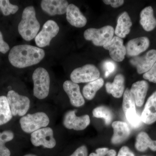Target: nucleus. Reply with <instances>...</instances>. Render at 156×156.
I'll return each mask as SVG.
<instances>
[{"label":"nucleus","mask_w":156,"mask_h":156,"mask_svg":"<svg viewBox=\"0 0 156 156\" xmlns=\"http://www.w3.org/2000/svg\"><path fill=\"white\" fill-rule=\"evenodd\" d=\"M45 55L44 51L41 48L29 45H19L10 50L9 59L14 67L23 68L37 64Z\"/></svg>","instance_id":"obj_1"},{"label":"nucleus","mask_w":156,"mask_h":156,"mask_svg":"<svg viewBox=\"0 0 156 156\" xmlns=\"http://www.w3.org/2000/svg\"><path fill=\"white\" fill-rule=\"evenodd\" d=\"M40 27L34 8L32 6L26 8L23 12L22 19L18 26L20 35L25 41H30L36 37Z\"/></svg>","instance_id":"obj_2"},{"label":"nucleus","mask_w":156,"mask_h":156,"mask_svg":"<svg viewBox=\"0 0 156 156\" xmlns=\"http://www.w3.org/2000/svg\"><path fill=\"white\" fill-rule=\"evenodd\" d=\"M34 95L39 99L48 97L50 91V77L47 70L39 67L33 74Z\"/></svg>","instance_id":"obj_3"},{"label":"nucleus","mask_w":156,"mask_h":156,"mask_svg":"<svg viewBox=\"0 0 156 156\" xmlns=\"http://www.w3.org/2000/svg\"><path fill=\"white\" fill-rule=\"evenodd\" d=\"M50 119L48 115L43 112L28 114L23 116L20 120V124L23 131L27 133H32L34 131L49 125Z\"/></svg>","instance_id":"obj_4"},{"label":"nucleus","mask_w":156,"mask_h":156,"mask_svg":"<svg viewBox=\"0 0 156 156\" xmlns=\"http://www.w3.org/2000/svg\"><path fill=\"white\" fill-rule=\"evenodd\" d=\"M114 29L108 25L99 29L89 28L84 32V37L87 41H92L96 46H103L113 37Z\"/></svg>","instance_id":"obj_5"},{"label":"nucleus","mask_w":156,"mask_h":156,"mask_svg":"<svg viewBox=\"0 0 156 156\" xmlns=\"http://www.w3.org/2000/svg\"><path fill=\"white\" fill-rule=\"evenodd\" d=\"M7 97L13 116H23L26 114L30 106L28 97L19 95L14 90L9 91Z\"/></svg>","instance_id":"obj_6"},{"label":"nucleus","mask_w":156,"mask_h":156,"mask_svg":"<svg viewBox=\"0 0 156 156\" xmlns=\"http://www.w3.org/2000/svg\"><path fill=\"white\" fill-rule=\"evenodd\" d=\"M100 72L97 67L92 64H87L74 70L70 75L71 81L76 83H88L97 80Z\"/></svg>","instance_id":"obj_7"},{"label":"nucleus","mask_w":156,"mask_h":156,"mask_svg":"<svg viewBox=\"0 0 156 156\" xmlns=\"http://www.w3.org/2000/svg\"><path fill=\"white\" fill-rule=\"evenodd\" d=\"M30 140L33 145L35 147L43 146L47 148L52 149L56 145L53 129L50 127L41 128L34 131L31 134Z\"/></svg>","instance_id":"obj_8"},{"label":"nucleus","mask_w":156,"mask_h":156,"mask_svg":"<svg viewBox=\"0 0 156 156\" xmlns=\"http://www.w3.org/2000/svg\"><path fill=\"white\" fill-rule=\"evenodd\" d=\"M59 27L54 20H48L43 26L42 30L35 38L36 44L40 48L49 46L52 39L59 31Z\"/></svg>","instance_id":"obj_9"},{"label":"nucleus","mask_w":156,"mask_h":156,"mask_svg":"<svg viewBox=\"0 0 156 156\" xmlns=\"http://www.w3.org/2000/svg\"><path fill=\"white\" fill-rule=\"evenodd\" d=\"M90 122V118L88 115L77 116L76 111H69L65 114L63 118V125L69 129L76 131H81L86 129Z\"/></svg>","instance_id":"obj_10"},{"label":"nucleus","mask_w":156,"mask_h":156,"mask_svg":"<svg viewBox=\"0 0 156 156\" xmlns=\"http://www.w3.org/2000/svg\"><path fill=\"white\" fill-rule=\"evenodd\" d=\"M103 48L109 50L110 56L115 61L122 62L125 58L126 48L123 44L122 39L121 38L114 37L110 41L103 46Z\"/></svg>","instance_id":"obj_11"},{"label":"nucleus","mask_w":156,"mask_h":156,"mask_svg":"<svg viewBox=\"0 0 156 156\" xmlns=\"http://www.w3.org/2000/svg\"><path fill=\"white\" fill-rule=\"evenodd\" d=\"M131 62L136 66L138 73H146L156 62V50H149L144 56L133 58Z\"/></svg>","instance_id":"obj_12"},{"label":"nucleus","mask_w":156,"mask_h":156,"mask_svg":"<svg viewBox=\"0 0 156 156\" xmlns=\"http://www.w3.org/2000/svg\"><path fill=\"white\" fill-rule=\"evenodd\" d=\"M63 89L68 95L72 105L76 107L83 106L85 104V100L80 90L78 84L72 81H66L63 84Z\"/></svg>","instance_id":"obj_13"},{"label":"nucleus","mask_w":156,"mask_h":156,"mask_svg":"<svg viewBox=\"0 0 156 156\" xmlns=\"http://www.w3.org/2000/svg\"><path fill=\"white\" fill-rule=\"evenodd\" d=\"M69 5L67 1L64 0H43L41 2L42 10L50 16L64 14Z\"/></svg>","instance_id":"obj_14"},{"label":"nucleus","mask_w":156,"mask_h":156,"mask_svg":"<svg viewBox=\"0 0 156 156\" xmlns=\"http://www.w3.org/2000/svg\"><path fill=\"white\" fill-rule=\"evenodd\" d=\"M149 45V40L147 37H140L132 39L126 45V53L129 56H137L147 50Z\"/></svg>","instance_id":"obj_15"},{"label":"nucleus","mask_w":156,"mask_h":156,"mask_svg":"<svg viewBox=\"0 0 156 156\" xmlns=\"http://www.w3.org/2000/svg\"><path fill=\"white\" fill-rule=\"evenodd\" d=\"M66 19L71 25L78 28L83 27L87 23V19L80 9L73 4H70L66 12Z\"/></svg>","instance_id":"obj_16"},{"label":"nucleus","mask_w":156,"mask_h":156,"mask_svg":"<svg viewBox=\"0 0 156 156\" xmlns=\"http://www.w3.org/2000/svg\"><path fill=\"white\" fill-rule=\"evenodd\" d=\"M141 118L142 122L147 125L156 122V91L148 98Z\"/></svg>","instance_id":"obj_17"},{"label":"nucleus","mask_w":156,"mask_h":156,"mask_svg":"<svg viewBox=\"0 0 156 156\" xmlns=\"http://www.w3.org/2000/svg\"><path fill=\"white\" fill-rule=\"evenodd\" d=\"M114 134L112 138L113 144L121 143L126 140L130 135V129L128 124L121 121H115L112 124Z\"/></svg>","instance_id":"obj_18"},{"label":"nucleus","mask_w":156,"mask_h":156,"mask_svg":"<svg viewBox=\"0 0 156 156\" xmlns=\"http://www.w3.org/2000/svg\"><path fill=\"white\" fill-rule=\"evenodd\" d=\"M148 89V84L146 81L141 80L134 83L130 92L137 106H142L144 102Z\"/></svg>","instance_id":"obj_19"},{"label":"nucleus","mask_w":156,"mask_h":156,"mask_svg":"<svg viewBox=\"0 0 156 156\" xmlns=\"http://www.w3.org/2000/svg\"><path fill=\"white\" fill-rule=\"evenodd\" d=\"M107 92L111 94L113 97L119 98L122 97L125 89V78L122 74L115 76L112 83H107L105 84Z\"/></svg>","instance_id":"obj_20"},{"label":"nucleus","mask_w":156,"mask_h":156,"mask_svg":"<svg viewBox=\"0 0 156 156\" xmlns=\"http://www.w3.org/2000/svg\"><path fill=\"white\" fill-rule=\"evenodd\" d=\"M132 23L127 12H124L119 17L115 33L117 37L125 38L131 31Z\"/></svg>","instance_id":"obj_21"},{"label":"nucleus","mask_w":156,"mask_h":156,"mask_svg":"<svg viewBox=\"0 0 156 156\" xmlns=\"http://www.w3.org/2000/svg\"><path fill=\"white\" fill-rule=\"evenodd\" d=\"M140 24L147 31L153 30L156 27V19L154 15L153 9L151 6L144 8L140 12Z\"/></svg>","instance_id":"obj_22"},{"label":"nucleus","mask_w":156,"mask_h":156,"mask_svg":"<svg viewBox=\"0 0 156 156\" xmlns=\"http://www.w3.org/2000/svg\"><path fill=\"white\" fill-rule=\"evenodd\" d=\"M135 147L137 151L144 152L148 148L156 151V140H151L145 132H141L136 136Z\"/></svg>","instance_id":"obj_23"},{"label":"nucleus","mask_w":156,"mask_h":156,"mask_svg":"<svg viewBox=\"0 0 156 156\" xmlns=\"http://www.w3.org/2000/svg\"><path fill=\"white\" fill-rule=\"evenodd\" d=\"M104 83L102 78H98L95 81L89 82L83 89L84 97L88 100H92L95 97L96 92L103 87Z\"/></svg>","instance_id":"obj_24"},{"label":"nucleus","mask_w":156,"mask_h":156,"mask_svg":"<svg viewBox=\"0 0 156 156\" xmlns=\"http://www.w3.org/2000/svg\"><path fill=\"white\" fill-rule=\"evenodd\" d=\"M13 115L8 98L5 96H0V126L5 124L12 119Z\"/></svg>","instance_id":"obj_25"},{"label":"nucleus","mask_w":156,"mask_h":156,"mask_svg":"<svg viewBox=\"0 0 156 156\" xmlns=\"http://www.w3.org/2000/svg\"><path fill=\"white\" fill-rule=\"evenodd\" d=\"M14 138V133L10 130L0 132V156H11V152L5 144L11 141Z\"/></svg>","instance_id":"obj_26"},{"label":"nucleus","mask_w":156,"mask_h":156,"mask_svg":"<svg viewBox=\"0 0 156 156\" xmlns=\"http://www.w3.org/2000/svg\"><path fill=\"white\" fill-rule=\"evenodd\" d=\"M122 108L125 115L131 112H136L135 101L130 90L128 89H126L124 93Z\"/></svg>","instance_id":"obj_27"},{"label":"nucleus","mask_w":156,"mask_h":156,"mask_svg":"<svg viewBox=\"0 0 156 156\" xmlns=\"http://www.w3.org/2000/svg\"><path fill=\"white\" fill-rule=\"evenodd\" d=\"M92 113L95 118L104 119L106 125L110 124L112 119L113 115L111 111L105 106L98 107L94 109Z\"/></svg>","instance_id":"obj_28"},{"label":"nucleus","mask_w":156,"mask_h":156,"mask_svg":"<svg viewBox=\"0 0 156 156\" xmlns=\"http://www.w3.org/2000/svg\"><path fill=\"white\" fill-rule=\"evenodd\" d=\"M0 9L5 16L14 14L18 11L19 8L16 5H12L9 0H2L0 2Z\"/></svg>","instance_id":"obj_29"},{"label":"nucleus","mask_w":156,"mask_h":156,"mask_svg":"<svg viewBox=\"0 0 156 156\" xmlns=\"http://www.w3.org/2000/svg\"><path fill=\"white\" fill-rule=\"evenodd\" d=\"M125 115L128 122L133 128H138L141 125L142 122L141 116L138 115L136 112L128 113Z\"/></svg>","instance_id":"obj_30"},{"label":"nucleus","mask_w":156,"mask_h":156,"mask_svg":"<svg viewBox=\"0 0 156 156\" xmlns=\"http://www.w3.org/2000/svg\"><path fill=\"white\" fill-rule=\"evenodd\" d=\"M143 77L150 82L156 83V62L149 70L144 74Z\"/></svg>","instance_id":"obj_31"},{"label":"nucleus","mask_w":156,"mask_h":156,"mask_svg":"<svg viewBox=\"0 0 156 156\" xmlns=\"http://www.w3.org/2000/svg\"><path fill=\"white\" fill-rule=\"evenodd\" d=\"M104 68L106 70L105 76L106 77H108L110 74L114 72L115 69V65L113 62L109 61H105L103 65Z\"/></svg>","instance_id":"obj_32"},{"label":"nucleus","mask_w":156,"mask_h":156,"mask_svg":"<svg viewBox=\"0 0 156 156\" xmlns=\"http://www.w3.org/2000/svg\"><path fill=\"white\" fill-rule=\"evenodd\" d=\"M69 156H88V150L87 147L85 145L81 146Z\"/></svg>","instance_id":"obj_33"},{"label":"nucleus","mask_w":156,"mask_h":156,"mask_svg":"<svg viewBox=\"0 0 156 156\" xmlns=\"http://www.w3.org/2000/svg\"><path fill=\"white\" fill-rule=\"evenodd\" d=\"M10 49L9 45L4 41L2 34L0 31V52L5 54L9 51Z\"/></svg>","instance_id":"obj_34"},{"label":"nucleus","mask_w":156,"mask_h":156,"mask_svg":"<svg viewBox=\"0 0 156 156\" xmlns=\"http://www.w3.org/2000/svg\"><path fill=\"white\" fill-rule=\"evenodd\" d=\"M105 4L107 5H111L114 8H117L122 5L124 3V1L123 0H113V1H103Z\"/></svg>","instance_id":"obj_35"},{"label":"nucleus","mask_w":156,"mask_h":156,"mask_svg":"<svg viewBox=\"0 0 156 156\" xmlns=\"http://www.w3.org/2000/svg\"><path fill=\"white\" fill-rule=\"evenodd\" d=\"M118 156H134V155L129 148L124 146L120 149Z\"/></svg>","instance_id":"obj_36"},{"label":"nucleus","mask_w":156,"mask_h":156,"mask_svg":"<svg viewBox=\"0 0 156 156\" xmlns=\"http://www.w3.org/2000/svg\"><path fill=\"white\" fill-rule=\"evenodd\" d=\"M108 150V149L107 148H100L96 150V152L98 154L105 156L107 154Z\"/></svg>","instance_id":"obj_37"},{"label":"nucleus","mask_w":156,"mask_h":156,"mask_svg":"<svg viewBox=\"0 0 156 156\" xmlns=\"http://www.w3.org/2000/svg\"><path fill=\"white\" fill-rule=\"evenodd\" d=\"M107 155L108 156H116V152L114 150H110L108 152Z\"/></svg>","instance_id":"obj_38"},{"label":"nucleus","mask_w":156,"mask_h":156,"mask_svg":"<svg viewBox=\"0 0 156 156\" xmlns=\"http://www.w3.org/2000/svg\"><path fill=\"white\" fill-rule=\"evenodd\" d=\"M89 156H104L102 155L99 154H98L97 153H92L89 155Z\"/></svg>","instance_id":"obj_39"},{"label":"nucleus","mask_w":156,"mask_h":156,"mask_svg":"<svg viewBox=\"0 0 156 156\" xmlns=\"http://www.w3.org/2000/svg\"><path fill=\"white\" fill-rule=\"evenodd\" d=\"M23 156H37L35 155L32 154H26Z\"/></svg>","instance_id":"obj_40"},{"label":"nucleus","mask_w":156,"mask_h":156,"mask_svg":"<svg viewBox=\"0 0 156 156\" xmlns=\"http://www.w3.org/2000/svg\"><path fill=\"white\" fill-rule=\"evenodd\" d=\"M0 2H1V1H0Z\"/></svg>","instance_id":"obj_41"},{"label":"nucleus","mask_w":156,"mask_h":156,"mask_svg":"<svg viewBox=\"0 0 156 156\" xmlns=\"http://www.w3.org/2000/svg\"></svg>","instance_id":"obj_42"}]
</instances>
